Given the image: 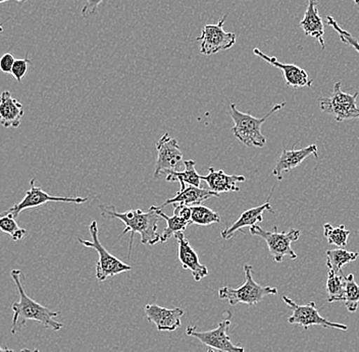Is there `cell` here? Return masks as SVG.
Masks as SVG:
<instances>
[{
    "mask_svg": "<svg viewBox=\"0 0 359 352\" xmlns=\"http://www.w3.org/2000/svg\"><path fill=\"white\" fill-rule=\"evenodd\" d=\"M11 276L17 286L18 293H19V302H13L11 306L13 317L11 333L13 335L19 333L26 326L29 321H35L49 330L57 332L62 329L64 325L55 320V318L60 315L58 311H51L50 309L38 304L33 298L27 295L24 284H22L25 277L22 271L15 269L11 271Z\"/></svg>",
    "mask_w": 359,
    "mask_h": 352,
    "instance_id": "1",
    "label": "cell"
},
{
    "mask_svg": "<svg viewBox=\"0 0 359 352\" xmlns=\"http://www.w3.org/2000/svg\"><path fill=\"white\" fill-rule=\"evenodd\" d=\"M101 215L104 218L118 219L125 224V230L120 237L130 233L129 257L133 250L134 235L140 234L141 242L145 246H154L161 241L158 232V223L161 217L151 207L147 212L141 209H133L120 213L114 206H100Z\"/></svg>",
    "mask_w": 359,
    "mask_h": 352,
    "instance_id": "2",
    "label": "cell"
},
{
    "mask_svg": "<svg viewBox=\"0 0 359 352\" xmlns=\"http://www.w3.org/2000/svg\"><path fill=\"white\" fill-rule=\"evenodd\" d=\"M285 105H286V102L275 105L266 115L262 116V118H257L250 114L238 111L237 105L232 103L230 105V115L234 122V127L232 129L233 134L246 147H264L266 139L262 132V125L273 114L277 113L280 109L284 108Z\"/></svg>",
    "mask_w": 359,
    "mask_h": 352,
    "instance_id": "3",
    "label": "cell"
},
{
    "mask_svg": "<svg viewBox=\"0 0 359 352\" xmlns=\"http://www.w3.org/2000/svg\"><path fill=\"white\" fill-rule=\"evenodd\" d=\"M252 266L245 265L244 266V274L245 282L239 288L232 287H221L217 291V295L221 300H226L231 306L235 307L239 304H247L249 307H255L262 302L264 297L269 295H276L278 289L276 287L262 286L257 283L252 277Z\"/></svg>",
    "mask_w": 359,
    "mask_h": 352,
    "instance_id": "4",
    "label": "cell"
},
{
    "mask_svg": "<svg viewBox=\"0 0 359 352\" xmlns=\"http://www.w3.org/2000/svg\"><path fill=\"white\" fill-rule=\"evenodd\" d=\"M89 232L92 237L91 241L83 239H78V241L85 248H93L98 253L100 258L95 267V276L98 281L103 282L109 277L132 270L131 266L123 263L120 259L107 252V248L101 244L98 237L97 221H92L89 226Z\"/></svg>",
    "mask_w": 359,
    "mask_h": 352,
    "instance_id": "5",
    "label": "cell"
},
{
    "mask_svg": "<svg viewBox=\"0 0 359 352\" xmlns=\"http://www.w3.org/2000/svg\"><path fill=\"white\" fill-rule=\"evenodd\" d=\"M249 233L255 237H262L268 244L269 253L273 255L277 263H280L285 258L291 260L297 259V255L292 248V242L299 239L300 230L292 228L289 232H279L277 226H273L271 232H266L260 226L255 225L249 228Z\"/></svg>",
    "mask_w": 359,
    "mask_h": 352,
    "instance_id": "6",
    "label": "cell"
},
{
    "mask_svg": "<svg viewBox=\"0 0 359 352\" xmlns=\"http://www.w3.org/2000/svg\"><path fill=\"white\" fill-rule=\"evenodd\" d=\"M283 302L288 306L292 311V315L288 318V323L291 325H298L307 330L311 326H322L324 328L334 329V330L346 331L347 325L341 323L331 322L320 316V311L316 309V302H311L306 304H297L290 297H283Z\"/></svg>",
    "mask_w": 359,
    "mask_h": 352,
    "instance_id": "7",
    "label": "cell"
},
{
    "mask_svg": "<svg viewBox=\"0 0 359 352\" xmlns=\"http://www.w3.org/2000/svg\"><path fill=\"white\" fill-rule=\"evenodd\" d=\"M358 95V92H355L353 95L344 93L341 91V83H336L332 96L320 98V109L325 113L333 115L338 122L359 120V107L356 104Z\"/></svg>",
    "mask_w": 359,
    "mask_h": 352,
    "instance_id": "8",
    "label": "cell"
},
{
    "mask_svg": "<svg viewBox=\"0 0 359 352\" xmlns=\"http://www.w3.org/2000/svg\"><path fill=\"white\" fill-rule=\"evenodd\" d=\"M226 17H228V13L222 17L217 24H208L203 27L201 37L196 39L197 41L201 42V55L206 56L217 55L221 51L229 50L234 46L237 42V35L224 30Z\"/></svg>",
    "mask_w": 359,
    "mask_h": 352,
    "instance_id": "9",
    "label": "cell"
},
{
    "mask_svg": "<svg viewBox=\"0 0 359 352\" xmlns=\"http://www.w3.org/2000/svg\"><path fill=\"white\" fill-rule=\"evenodd\" d=\"M157 159L154 168V177L167 174L170 171H179L184 166V156L178 141L165 132L156 143Z\"/></svg>",
    "mask_w": 359,
    "mask_h": 352,
    "instance_id": "10",
    "label": "cell"
},
{
    "mask_svg": "<svg viewBox=\"0 0 359 352\" xmlns=\"http://www.w3.org/2000/svg\"><path fill=\"white\" fill-rule=\"evenodd\" d=\"M231 320L229 318L222 321L217 328L210 331H197L196 326H188L186 334L190 337L196 338L210 349H217L219 351L245 352V349L241 345H235L231 342L230 336L228 335Z\"/></svg>",
    "mask_w": 359,
    "mask_h": 352,
    "instance_id": "11",
    "label": "cell"
},
{
    "mask_svg": "<svg viewBox=\"0 0 359 352\" xmlns=\"http://www.w3.org/2000/svg\"><path fill=\"white\" fill-rule=\"evenodd\" d=\"M88 201L87 198L81 197H55L50 196L44 192L40 187H36L35 178L31 179L30 190H27L24 199L20 203L15 204L13 207L10 208L1 214H11L13 218H17L22 211L34 209V208L41 207L49 202H60V203L83 204Z\"/></svg>",
    "mask_w": 359,
    "mask_h": 352,
    "instance_id": "12",
    "label": "cell"
},
{
    "mask_svg": "<svg viewBox=\"0 0 359 352\" xmlns=\"http://www.w3.org/2000/svg\"><path fill=\"white\" fill-rule=\"evenodd\" d=\"M146 319L156 325L157 331L174 332L181 327V318L185 311L181 308L168 309L158 304H146L144 308Z\"/></svg>",
    "mask_w": 359,
    "mask_h": 352,
    "instance_id": "13",
    "label": "cell"
},
{
    "mask_svg": "<svg viewBox=\"0 0 359 352\" xmlns=\"http://www.w3.org/2000/svg\"><path fill=\"white\" fill-rule=\"evenodd\" d=\"M253 55L264 59L271 66L280 69L284 76L285 82L289 87L293 89L304 88V87H311L313 84V78H309V73L302 69V67L295 66V64H283L273 56L266 55L262 52L260 49H253Z\"/></svg>",
    "mask_w": 359,
    "mask_h": 352,
    "instance_id": "14",
    "label": "cell"
},
{
    "mask_svg": "<svg viewBox=\"0 0 359 352\" xmlns=\"http://www.w3.org/2000/svg\"><path fill=\"white\" fill-rule=\"evenodd\" d=\"M178 241V258L182 266L185 270L192 272L193 279L195 282L201 281L203 278L210 275L208 267L199 262V257L194 248L191 246L189 241L186 239L184 232H179L175 235Z\"/></svg>",
    "mask_w": 359,
    "mask_h": 352,
    "instance_id": "15",
    "label": "cell"
},
{
    "mask_svg": "<svg viewBox=\"0 0 359 352\" xmlns=\"http://www.w3.org/2000/svg\"><path fill=\"white\" fill-rule=\"evenodd\" d=\"M311 155L318 158V146L311 145L300 150H295L294 148L292 150H283L279 160L273 168V176L277 177L278 181H282L284 172L291 171L292 169L302 164L303 161Z\"/></svg>",
    "mask_w": 359,
    "mask_h": 352,
    "instance_id": "16",
    "label": "cell"
},
{
    "mask_svg": "<svg viewBox=\"0 0 359 352\" xmlns=\"http://www.w3.org/2000/svg\"><path fill=\"white\" fill-rule=\"evenodd\" d=\"M201 181H205L208 190L219 195L224 192H239L240 188L237 183H244L245 176L226 174L224 170H215L213 167H210L208 174L201 176Z\"/></svg>",
    "mask_w": 359,
    "mask_h": 352,
    "instance_id": "17",
    "label": "cell"
},
{
    "mask_svg": "<svg viewBox=\"0 0 359 352\" xmlns=\"http://www.w3.org/2000/svg\"><path fill=\"white\" fill-rule=\"evenodd\" d=\"M22 104L11 96V92L4 91L0 94V125L6 129H18L21 125Z\"/></svg>",
    "mask_w": 359,
    "mask_h": 352,
    "instance_id": "18",
    "label": "cell"
},
{
    "mask_svg": "<svg viewBox=\"0 0 359 352\" xmlns=\"http://www.w3.org/2000/svg\"><path fill=\"white\" fill-rule=\"evenodd\" d=\"M300 28L302 29L305 36L318 40L324 50L325 48V24L320 15H318V0H309L304 17L300 22Z\"/></svg>",
    "mask_w": 359,
    "mask_h": 352,
    "instance_id": "19",
    "label": "cell"
},
{
    "mask_svg": "<svg viewBox=\"0 0 359 352\" xmlns=\"http://www.w3.org/2000/svg\"><path fill=\"white\" fill-rule=\"evenodd\" d=\"M266 211L273 213V208H271L269 202H266L264 205L258 206V207L251 208V209L246 210L245 212L240 215L238 220L234 222L230 227L222 232V237L226 241L232 239L236 232L239 230H243L244 227H252V226L257 225L260 222L264 221V213Z\"/></svg>",
    "mask_w": 359,
    "mask_h": 352,
    "instance_id": "20",
    "label": "cell"
},
{
    "mask_svg": "<svg viewBox=\"0 0 359 352\" xmlns=\"http://www.w3.org/2000/svg\"><path fill=\"white\" fill-rule=\"evenodd\" d=\"M219 198V195L213 192L212 190H205V188L192 187L188 185L184 190H180L176 196L172 199H168L163 205L158 206L159 209H163L165 206L175 205V204H182V205L197 206L201 205L204 201L210 198Z\"/></svg>",
    "mask_w": 359,
    "mask_h": 352,
    "instance_id": "21",
    "label": "cell"
},
{
    "mask_svg": "<svg viewBox=\"0 0 359 352\" xmlns=\"http://www.w3.org/2000/svg\"><path fill=\"white\" fill-rule=\"evenodd\" d=\"M196 162L194 160L184 161L185 169L183 171H170L165 174V181L168 183L179 181L180 190H184L187 185L201 188V176L195 169Z\"/></svg>",
    "mask_w": 359,
    "mask_h": 352,
    "instance_id": "22",
    "label": "cell"
},
{
    "mask_svg": "<svg viewBox=\"0 0 359 352\" xmlns=\"http://www.w3.org/2000/svg\"><path fill=\"white\" fill-rule=\"evenodd\" d=\"M327 255V266L329 271L335 274H343V267L355 261L358 258V253L348 252L346 250L339 248L336 250H330L325 252Z\"/></svg>",
    "mask_w": 359,
    "mask_h": 352,
    "instance_id": "23",
    "label": "cell"
},
{
    "mask_svg": "<svg viewBox=\"0 0 359 352\" xmlns=\"http://www.w3.org/2000/svg\"><path fill=\"white\" fill-rule=\"evenodd\" d=\"M154 210L156 211L157 214L161 217V218L165 219V222H167V226H165V230H163V233L161 234V241L159 242H167L170 237H175L177 233L184 232L186 230V228L188 227V225H190V221L186 220V219L182 218V217L177 216V215H174V216L170 217L168 216L165 213H163L161 209H159L156 206H152Z\"/></svg>",
    "mask_w": 359,
    "mask_h": 352,
    "instance_id": "24",
    "label": "cell"
},
{
    "mask_svg": "<svg viewBox=\"0 0 359 352\" xmlns=\"http://www.w3.org/2000/svg\"><path fill=\"white\" fill-rule=\"evenodd\" d=\"M346 277L343 274H335L329 271L325 290L327 293V302H344Z\"/></svg>",
    "mask_w": 359,
    "mask_h": 352,
    "instance_id": "25",
    "label": "cell"
},
{
    "mask_svg": "<svg viewBox=\"0 0 359 352\" xmlns=\"http://www.w3.org/2000/svg\"><path fill=\"white\" fill-rule=\"evenodd\" d=\"M191 223L198 226H210L212 224L219 223L221 216L219 213L215 212L206 206L197 205L191 207Z\"/></svg>",
    "mask_w": 359,
    "mask_h": 352,
    "instance_id": "26",
    "label": "cell"
},
{
    "mask_svg": "<svg viewBox=\"0 0 359 352\" xmlns=\"http://www.w3.org/2000/svg\"><path fill=\"white\" fill-rule=\"evenodd\" d=\"M324 235L327 244L342 248L347 246L350 232L345 228V225L334 227L332 224L327 223L324 225Z\"/></svg>",
    "mask_w": 359,
    "mask_h": 352,
    "instance_id": "27",
    "label": "cell"
},
{
    "mask_svg": "<svg viewBox=\"0 0 359 352\" xmlns=\"http://www.w3.org/2000/svg\"><path fill=\"white\" fill-rule=\"evenodd\" d=\"M0 230L10 235L13 241H22L27 234V230L20 227L15 218L11 214H0Z\"/></svg>",
    "mask_w": 359,
    "mask_h": 352,
    "instance_id": "28",
    "label": "cell"
},
{
    "mask_svg": "<svg viewBox=\"0 0 359 352\" xmlns=\"http://www.w3.org/2000/svg\"><path fill=\"white\" fill-rule=\"evenodd\" d=\"M344 304L349 313L354 314L359 306V286L354 279L353 274L346 277V288H345Z\"/></svg>",
    "mask_w": 359,
    "mask_h": 352,
    "instance_id": "29",
    "label": "cell"
},
{
    "mask_svg": "<svg viewBox=\"0 0 359 352\" xmlns=\"http://www.w3.org/2000/svg\"><path fill=\"white\" fill-rule=\"evenodd\" d=\"M327 24H329L330 27H332V28L338 33L339 37H340V40L342 43L349 45V46L355 49V50L359 53L358 40L356 39L355 37H353L351 34L348 33L347 31L343 30V29L339 26L338 22L335 21L334 17H330V15L329 17H327Z\"/></svg>",
    "mask_w": 359,
    "mask_h": 352,
    "instance_id": "30",
    "label": "cell"
},
{
    "mask_svg": "<svg viewBox=\"0 0 359 352\" xmlns=\"http://www.w3.org/2000/svg\"><path fill=\"white\" fill-rule=\"evenodd\" d=\"M31 60L29 58H24V59H15V64H13V71H11V75L13 77L21 83L25 76L28 73L29 66H31Z\"/></svg>",
    "mask_w": 359,
    "mask_h": 352,
    "instance_id": "31",
    "label": "cell"
},
{
    "mask_svg": "<svg viewBox=\"0 0 359 352\" xmlns=\"http://www.w3.org/2000/svg\"><path fill=\"white\" fill-rule=\"evenodd\" d=\"M103 1L104 0H85L86 3L82 8V17L88 19L91 15H95Z\"/></svg>",
    "mask_w": 359,
    "mask_h": 352,
    "instance_id": "32",
    "label": "cell"
},
{
    "mask_svg": "<svg viewBox=\"0 0 359 352\" xmlns=\"http://www.w3.org/2000/svg\"><path fill=\"white\" fill-rule=\"evenodd\" d=\"M15 59L11 53H6L0 57V71L4 73H11Z\"/></svg>",
    "mask_w": 359,
    "mask_h": 352,
    "instance_id": "33",
    "label": "cell"
},
{
    "mask_svg": "<svg viewBox=\"0 0 359 352\" xmlns=\"http://www.w3.org/2000/svg\"><path fill=\"white\" fill-rule=\"evenodd\" d=\"M174 208V215H177V216L182 217V218L190 221L191 213H192L190 206L182 205V204H175Z\"/></svg>",
    "mask_w": 359,
    "mask_h": 352,
    "instance_id": "34",
    "label": "cell"
},
{
    "mask_svg": "<svg viewBox=\"0 0 359 352\" xmlns=\"http://www.w3.org/2000/svg\"><path fill=\"white\" fill-rule=\"evenodd\" d=\"M0 352H15L13 351V349H4V347L1 346V344H0Z\"/></svg>",
    "mask_w": 359,
    "mask_h": 352,
    "instance_id": "35",
    "label": "cell"
},
{
    "mask_svg": "<svg viewBox=\"0 0 359 352\" xmlns=\"http://www.w3.org/2000/svg\"><path fill=\"white\" fill-rule=\"evenodd\" d=\"M20 352H41L39 351V349H34V351H31V349H22L21 351Z\"/></svg>",
    "mask_w": 359,
    "mask_h": 352,
    "instance_id": "36",
    "label": "cell"
},
{
    "mask_svg": "<svg viewBox=\"0 0 359 352\" xmlns=\"http://www.w3.org/2000/svg\"><path fill=\"white\" fill-rule=\"evenodd\" d=\"M8 1H20V2H22V1H26V0H0V3H4V2H8Z\"/></svg>",
    "mask_w": 359,
    "mask_h": 352,
    "instance_id": "37",
    "label": "cell"
},
{
    "mask_svg": "<svg viewBox=\"0 0 359 352\" xmlns=\"http://www.w3.org/2000/svg\"><path fill=\"white\" fill-rule=\"evenodd\" d=\"M208 352H223V351H213L212 349H208Z\"/></svg>",
    "mask_w": 359,
    "mask_h": 352,
    "instance_id": "38",
    "label": "cell"
},
{
    "mask_svg": "<svg viewBox=\"0 0 359 352\" xmlns=\"http://www.w3.org/2000/svg\"><path fill=\"white\" fill-rule=\"evenodd\" d=\"M2 32H4V27H2L1 24H0V33Z\"/></svg>",
    "mask_w": 359,
    "mask_h": 352,
    "instance_id": "39",
    "label": "cell"
},
{
    "mask_svg": "<svg viewBox=\"0 0 359 352\" xmlns=\"http://www.w3.org/2000/svg\"><path fill=\"white\" fill-rule=\"evenodd\" d=\"M354 2H355L356 4H358L359 6V0H353Z\"/></svg>",
    "mask_w": 359,
    "mask_h": 352,
    "instance_id": "40",
    "label": "cell"
},
{
    "mask_svg": "<svg viewBox=\"0 0 359 352\" xmlns=\"http://www.w3.org/2000/svg\"><path fill=\"white\" fill-rule=\"evenodd\" d=\"M358 257H359V253H358Z\"/></svg>",
    "mask_w": 359,
    "mask_h": 352,
    "instance_id": "41",
    "label": "cell"
}]
</instances>
